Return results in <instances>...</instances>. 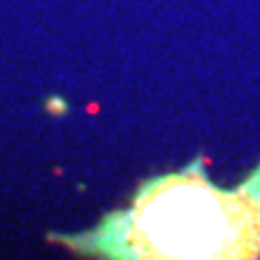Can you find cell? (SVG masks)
<instances>
[{
  "mask_svg": "<svg viewBox=\"0 0 260 260\" xmlns=\"http://www.w3.org/2000/svg\"><path fill=\"white\" fill-rule=\"evenodd\" d=\"M113 258L248 260L260 255V167L239 188L210 183L198 159L140 188L130 210L75 241Z\"/></svg>",
  "mask_w": 260,
  "mask_h": 260,
  "instance_id": "6da1fadb",
  "label": "cell"
}]
</instances>
